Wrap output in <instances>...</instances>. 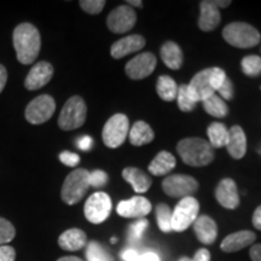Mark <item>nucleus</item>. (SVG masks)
Instances as JSON below:
<instances>
[{"instance_id":"f257e3e1","label":"nucleus","mask_w":261,"mask_h":261,"mask_svg":"<svg viewBox=\"0 0 261 261\" xmlns=\"http://www.w3.org/2000/svg\"><path fill=\"white\" fill-rule=\"evenodd\" d=\"M12 39L19 63L31 64L37 60L41 47V38L35 25L31 23L18 24L15 28Z\"/></svg>"},{"instance_id":"f03ea898","label":"nucleus","mask_w":261,"mask_h":261,"mask_svg":"<svg viewBox=\"0 0 261 261\" xmlns=\"http://www.w3.org/2000/svg\"><path fill=\"white\" fill-rule=\"evenodd\" d=\"M177 151L182 162L192 167H203L214 160V149L208 140L202 138H184L178 143Z\"/></svg>"},{"instance_id":"7ed1b4c3","label":"nucleus","mask_w":261,"mask_h":261,"mask_svg":"<svg viewBox=\"0 0 261 261\" xmlns=\"http://www.w3.org/2000/svg\"><path fill=\"white\" fill-rule=\"evenodd\" d=\"M223 38L231 46L238 48H250L256 46L261 35L256 28L244 22H232L223 29Z\"/></svg>"},{"instance_id":"20e7f679","label":"nucleus","mask_w":261,"mask_h":261,"mask_svg":"<svg viewBox=\"0 0 261 261\" xmlns=\"http://www.w3.org/2000/svg\"><path fill=\"white\" fill-rule=\"evenodd\" d=\"M90 189V172L85 168L74 169L68 174L62 187L61 196L65 203L73 205L84 198Z\"/></svg>"},{"instance_id":"39448f33","label":"nucleus","mask_w":261,"mask_h":261,"mask_svg":"<svg viewBox=\"0 0 261 261\" xmlns=\"http://www.w3.org/2000/svg\"><path fill=\"white\" fill-rule=\"evenodd\" d=\"M87 107L83 98L74 96L69 98L62 108L58 117V126L63 130L76 129L86 121Z\"/></svg>"},{"instance_id":"423d86ee","label":"nucleus","mask_w":261,"mask_h":261,"mask_svg":"<svg viewBox=\"0 0 261 261\" xmlns=\"http://www.w3.org/2000/svg\"><path fill=\"white\" fill-rule=\"evenodd\" d=\"M129 132L128 117L125 114H115L104 125L102 138L108 148L115 149L123 144Z\"/></svg>"},{"instance_id":"0eeeda50","label":"nucleus","mask_w":261,"mask_h":261,"mask_svg":"<svg viewBox=\"0 0 261 261\" xmlns=\"http://www.w3.org/2000/svg\"><path fill=\"white\" fill-rule=\"evenodd\" d=\"M200 203L191 196V197L181 198L173 210L172 214V230L177 232H182L195 223L198 218Z\"/></svg>"},{"instance_id":"6e6552de","label":"nucleus","mask_w":261,"mask_h":261,"mask_svg":"<svg viewBox=\"0 0 261 261\" xmlns=\"http://www.w3.org/2000/svg\"><path fill=\"white\" fill-rule=\"evenodd\" d=\"M162 189L165 194L171 197H191L198 190V181L191 175L173 174L163 179Z\"/></svg>"},{"instance_id":"1a4fd4ad","label":"nucleus","mask_w":261,"mask_h":261,"mask_svg":"<svg viewBox=\"0 0 261 261\" xmlns=\"http://www.w3.org/2000/svg\"><path fill=\"white\" fill-rule=\"evenodd\" d=\"M85 217L92 224H100L109 218L112 212V198L106 192H94L85 203Z\"/></svg>"},{"instance_id":"9d476101","label":"nucleus","mask_w":261,"mask_h":261,"mask_svg":"<svg viewBox=\"0 0 261 261\" xmlns=\"http://www.w3.org/2000/svg\"><path fill=\"white\" fill-rule=\"evenodd\" d=\"M56 110V102L48 94H41L32 100L25 109V119L33 125H41L48 121Z\"/></svg>"},{"instance_id":"9b49d317","label":"nucleus","mask_w":261,"mask_h":261,"mask_svg":"<svg viewBox=\"0 0 261 261\" xmlns=\"http://www.w3.org/2000/svg\"><path fill=\"white\" fill-rule=\"evenodd\" d=\"M136 22V11L128 5H121L114 9L107 18V25L109 31L116 34H122L130 31L135 27Z\"/></svg>"},{"instance_id":"f8f14e48","label":"nucleus","mask_w":261,"mask_h":261,"mask_svg":"<svg viewBox=\"0 0 261 261\" xmlns=\"http://www.w3.org/2000/svg\"><path fill=\"white\" fill-rule=\"evenodd\" d=\"M156 68V57L151 52H143L137 55L126 64V75L129 79L142 80L152 74Z\"/></svg>"},{"instance_id":"ddd939ff","label":"nucleus","mask_w":261,"mask_h":261,"mask_svg":"<svg viewBox=\"0 0 261 261\" xmlns=\"http://www.w3.org/2000/svg\"><path fill=\"white\" fill-rule=\"evenodd\" d=\"M117 214L123 218H144L151 212V203L143 196H135L117 204Z\"/></svg>"},{"instance_id":"4468645a","label":"nucleus","mask_w":261,"mask_h":261,"mask_svg":"<svg viewBox=\"0 0 261 261\" xmlns=\"http://www.w3.org/2000/svg\"><path fill=\"white\" fill-rule=\"evenodd\" d=\"M210 75L211 68L201 70L200 73H197L192 77L190 84L188 85L189 93H190V96L195 102H203V100L212 97L215 93V91L211 85Z\"/></svg>"},{"instance_id":"2eb2a0df","label":"nucleus","mask_w":261,"mask_h":261,"mask_svg":"<svg viewBox=\"0 0 261 261\" xmlns=\"http://www.w3.org/2000/svg\"><path fill=\"white\" fill-rule=\"evenodd\" d=\"M54 76V67L48 62H39L29 70L24 80L25 89L29 91H35L44 87L50 83Z\"/></svg>"},{"instance_id":"dca6fc26","label":"nucleus","mask_w":261,"mask_h":261,"mask_svg":"<svg viewBox=\"0 0 261 261\" xmlns=\"http://www.w3.org/2000/svg\"><path fill=\"white\" fill-rule=\"evenodd\" d=\"M215 198L226 210H234L240 205V196L236 182L231 178H225L215 189Z\"/></svg>"},{"instance_id":"f3484780","label":"nucleus","mask_w":261,"mask_h":261,"mask_svg":"<svg viewBox=\"0 0 261 261\" xmlns=\"http://www.w3.org/2000/svg\"><path fill=\"white\" fill-rule=\"evenodd\" d=\"M144 46L145 38L139 34H132L114 42L112 48H110V54L114 58L120 60V58L128 56L133 52H138Z\"/></svg>"},{"instance_id":"a211bd4d","label":"nucleus","mask_w":261,"mask_h":261,"mask_svg":"<svg viewBox=\"0 0 261 261\" xmlns=\"http://www.w3.org/2000/svg\"><path fill=\"white\" fill-rule=\"evenodd\" d=\"M220 11L214 2L203 0L200 3V18L198 27L203 32H211L220 23Z\"/></svg>"},{"instance_id":"6ab92c4d","label":"nucleus","mask_w":261,"mask_h":261,"mask_svg":"<svg viewBox=\"0 0 261 261\" xmlns=\"http://www.w3.org/2000/svg\"><path fill=\"white\" fill-rule=\"evenodd\" d=\"M226 149L231 158L241 160L247 152V137L241 126H232L228 129Z\"/></svg>"},{"instance_id":"aec40b11","label":"nucleus","mask_w":261,"mask_h":261,"mask_svg":"<svg viewBox=\"0 0 261 261\" xmlns=\"http://www.w3.org/2000/svg\"><path fill=\"white\" fill-rule=\"evenodd\" d=\"M255 233L252 232V231H238V232L231 233L227 237H225L220 244V248L221 250L226 253L238 252V250L250 246L255 241Z\"/></svg>"},{"instance_id":"412c9836","label":"nucleus","mask_w":261,"mask_h":261,"mask_svg":"<svg viewBox=\"0 0 261 261\" xmlns=\"http://www.w3.org/2000/svg\"><path fill=\"white\" fill-rule=\"evenodd\" d=\"M194 231L198 241L203 244H212L217 240L218 226L208 215H201L195 220Z\"/></svg>"},{"instance_id":"4be33fe9","label":"nucleus","mask_w":261,"mask_h":261,"mask_svg":"<svg viewBox=\"0 0 261 261\" xmlns=\"http://www.w3.org/2000/svg\"><path fill=\"white\" fill-rule=\"evenodd\" d=\"M58 244L62 249L69 250V252H76L83 249L87 244V236L80 228H70L64 231L58 238Z\"/></svg>"},{"instance_id":"5701e85b","label":"nucleus","mask_w":261,"mask_h":261,"mask_svg":"<svg viewBox=\"0 0 261 261\" xmlns=\"http://www.w3.org/2000/svg\"><path fill=\"white\" fill-rule=\"evenodd\" d=\"M122 177L127 182L132 185L133 190L138 194L148 191L152 184L151 178L140 168L127 167L122 171Z\"/></svg>"},{"instance_id":"b1692460","label":"nucleus","mask_w":261,"mask_h":261,"mask_svg":"<svg viewBox=\"0 0 261 261\" xmlns=\"http://www.w3.org/2000/svg\"><path fill=\"white\" fill-rule=\"evenodd\" d=\"M160 55H161L162 62L169 69L178 70L181 68L184 56H182L181 48L177 42L166 41L160 50Z\"/></svg>"},{"instance_id":"393cba45","label":"nucleus","mask_w":261,"mask_h":261,"mask_svg":"<svg viewBox=\"0 0 261 261\" xmlns=\"http://www.w3.org/2000/svg\"><path fill=\"white\" fill-rule=\"evenodd\" d=\"M130 144L135 146H142L151 143L155 138L154 130L144 121H137L128 132Z\"/></svg>"},{"instance_id":"a878e982","label":"nucleus","mask_w":261,"mask_h":261,"mask_svg":"<svg viewBox=\"0 0 261 261\" xmlns=\"http://www.w3.org/2000/svg\"><path fill=\"white\" fill-rule=\"evenodd\" d=\"M175 165H177V161L171 152L160 151L154 160L150 162L148 169L152 175L160 177V175H165L171 172L175 167Z\"/></svg>"},{"instance_id":"bb28decb","label":"nucleus","mask_w":261,"mask_h":261,"mask_svg":"<svg viewBox=\"0 0 261 261\" xmlns=\"http://www.w3.org/2000/svg\"><path fill=\"white\" fill-rule=\"evenodd\" d=\"M156 92L161 99L166 102H173L174 99H177L178 85L168 75H161L156 84Z\"/></svg>"},{"instance_id":"cd10ccee","label":"nucleus","mask_w":261,"mask_h":261,"mask_svg":"<svg viewBox=\"0 0 261 261\" xmlns=\"http://www.w3.org/2000/svg\"><path fill=\"white\" fill-rule=\"evenodd\" d=\"M210 144L212 148H223L226 146L228 140V128L221 122H213L207 129Z\"/></svg>"},{"instance_id":"c85d7f7f","label":"nucleus","mask_w":261,"mask_h":261,"mask_svg":"<svg viewBox=\"0 0 261 261\" xmlns=\"http://www.w3.org/2000/svg\"><path fill=\"white\" fill-rule=\"evenodd\" d=\"M203 108L210 115L218 117V119H221V117H225L228 114V107L226 106L224 99H221L219 96L217 94H213V96L207 98V99L203 100Z\"/></svg>"},{"instance_id":"c756f323","label":"nucleus","mask_w":261,"mask_h":261,"mask_svg":"<svg viewBox=\"0 0 261 261\" xmlns=\"http://www.w3.org/2000/svg\"><path fill=\"white\" fill-rule=\"evenodd\" d=\"M156 220L162 232H171L172 230V214L173 211L168 204L160 203L155 210Z\"/></svg>"},{"instance_id":"7c9ffc66","label":"nucleus","mask_w":261,"mask_h":261,"mask_svg":"<svg viewBox=\"0 0 261 261\" xmlns=\"http://www.w3.org/2000/svg\"><path fill=\"white\" fill-rule=\"evenodd\" d=\"M86 257L87 261H114L112 254L96 241H92L87 244Z\"/></svg>"},{"instance_id":"2f4dec72","label":"nucleus","mask_w":261,"mask_h":261,"mask_svg":"<svg viewBox=\"0 0 261 261\" xmlns=\"http://www.w3.org/2000/svg\"><path fill=\"white\" fill-rule=\"evenodd\" d=\"M241 65H242L243 73L248 76L255 77L261 74V57L256 55L244 57L241 62Z\"/></svg>"},{"instance_id":"473e14b6","label":"nucleus","mask_w":261,"mask_h":261,"mask_svg":"<svg viewBox=\"0 0 261 261\" xmlns=\"http://www.w3.org/2000/svg\"><path fill=\"white\" fill-rule=\"evenodd\" d=\"M177 98H178L179 109H180L181 112H184V113L191 112V110L196 107V104H197V102H195V100L192 99L190 93H189L188 85H185V84H182V85H180V86H178Z\"/></svg>"},{"instance_id":"72a5a7b5","label":"nucleus","mask_w":261,"mask_h":261,"mask_svg":"<svg viewBox=\"0 0 261 261\" xmlns=\"http://www.w3.org/2000/svg\"><path fill=\"white\" fill-rule=\"evenodd\" d=\"M16 230L10 221L0 218V246H5L15 238Z\"/></svg>"},{"instance_id":"f704fd0d","label":"nucleus","mask_w":261,"mask_h":261,"mask_svg":"<svg viewBox=\"0 0 261 261\" xmlns=\"http://www.w3.org/2000/svg\"><path fill=\"white\" fill-rule=\"evenodd\" d=\"M148 225H149L148 220L144 219V218L138 219L136 223H133L132 225H130L129 230H128L129 241H133V242L139 241L140 238L143 237V233H144V231L146 230V227H148Z\"/></svg>"},{"instance_id":"c9c22d12","label":"nucleus","mask_w":261,"mask_h":261,"mask_svg":"<svg viewBox=\"0 0 261 261\" xmlns=\"http://www.w3.org/2000/svg\"><path fill=\"white\" fill-rule=\"evenodd\" d=\"M79 4L85 12L90 15H97L104 9L107 3L104 0H81Z\"/></svg>"},{"instance_id":"e433bc0d","label":"nucleus","mask_w":261,"mask_h":261,"mask_svg":"<svg viewBox=\"0 0 261 261\" xmlns=\"http://www.w3.org/2000/svg\"><path fill=\"white\" fill-rule=\"evenodd\" d=\"M226 73L221 69V68H211V75H210V81L213 90L217 92L218 90L220 89V86L226 80Z\"/></svg>"},{"instance_id":"4c0bfd02","label":"nucleus","mask_w":261,"mask_h":261,"mask_svg":"<svg viewBox=\"0 0 261 261\" xmlns=\"http://www.w3.org/2000/svg\"><path fill=\"white\" fill-rule=\"evenodd\" d=\"M108 182V174L104 171L97 169L90 173V187L103 188Z\"/></svg>"},{"instance_id":"58836bf2","label":"nucleus","mask_w":261,"mask_h":261,"mask_svg":"<svg viewBox=\"0 0 261 261\" xmlns=\"http://www.w3.org/2000/svg\"><path fill=\"white\" fill-rule=\"evenodd\" d=\"M219 92V94L221 96V99L225 100H231L233 98V85L231 83V80L226 77V80L224 81L223 85L220 86V89L217 91Z\"/></svg>"},{"instance_id":"ea45409f","label":"nucleus","mask_w":261,"mask_h":261,"mask_svg":"<svg viewBox=\"0 0 261 261\" xmlns=\"http://www.w3.org/2000/svg\"><path fill=\"white\" fill-rule=\"evenodd\" d=\"M60 160L62 163H64L68 167H76L80 162V156L70 151H63L60 155Z\"/></svg>"},{"instance_id":"a19ab883","label":"nucleus","mask_w":261,"mask_h":261,"mask_svg":"<svg viewBox=\"0 0 261 261\" xmlns=\"http://www.w3.org/2000/svg\"><path fill=\"white\" fill-rule=\"evenodd\" d=\"M16 250L10 246H0V261H15Z\"/></svg>"},{"instance_id":"79ce46f5","label":"nucleus","mask_w":261,"mask_h":261,"mask_svg":"<svg viewBox=\"0 0 261 261\" xmlns=\"http://www.w3.org/2000/svg\"><path fill=\"white\" fill-rule=\"evenodd\" d=\"M191 261H211V253L210 250L202 248V249L197 250L195 254V256L192 257Z\"/></svg>"},{"instance_id":"37998d69","label":"nucleus","mask_w":261,"mask_h":261,"mask_svg":"<svg viewBox=\"0 0 261 261\" xmlns=\"http://www.w3.org/2000/svg\"><path fill=\"white\" fill-rule=\"evenodd\" d=\"M92 143L93 140L91 137L85 136V137H81L79 139V142H77V146H79L81 150H84V151H89V150L92 148Z\"/></svg>"},{"instance_id":"c03bdc74","label":"nucleus","mask_w":261,"mask_h":261,"mask_svg":"<svg viewBox=\"0 0 261 261\" xmlns=\"http://www.w3.org/2000/svg\"><path fill=\"white\" fill-rule=\"evenodd\" d=\"M139 255L135 249H125L121 253V259L122 261H137Z\"/></svg>"},{"instance_id":"a18cd8bd","label":"nucleus","mask_w":261,"mask_h":261,"mask_svg":"<svg viewBox=\"0 0 261 261\" xmlns=\"http://www.w3.org/2000/svg\"><path fill=\"white\" fill-rule=\"evenodd\" d=\"M250 259L253 261H261V244H255L250 248Z\"/></svg>"},{"instance_id":"49530a36","label":"nucleus","mask_w":261,"mask_h":261,"mask_svg":"<svg viewBox=\"0 0 261 261\" xmlns=\"http://www.w3.org/2000/svg\"><path fill=\"white\" fill-rule=\"evenodd\" d=\"M6 81H8V71H6V68L4 65L0 64V93L4 90Z\"/></svg>"},{"instance_id":"de8ad7c7","label":"nucleus","mask_w":261,"mask_h":261,"mask_svg":"<svg viewBox=\"0 0 261 261\" xmlns=\"http://www.w3.org/2000/svg\"><path fill=\"white\" fill-rule=\"evenodd\" d=\"M253 225L254 227L261 231V205L256 208L253 214Z\"/></svg>"},{"instance_id":"09e8293b","label":"nucleus","mask_w":261,"mask_h":261,"mask_svg":"<svg viewBox=\"0 0 261 261\" xmlns=\"http://www.w3.org/2000/svg\"><path fill=\"white\" fill-rule=\"evenodd\" d=\"M137 261H160V257L155 253H145L143 255H139Z\"/></svg>"},{"instance_id":"8fccbe9b","label":"nucleus","mask_w":261,"mask_h":261,"mask_svg":"<svg viewBox=\"0 0 261 261\" xmlns=\"http://www.w3.org/2000/svg\"><path fill=\"white\" fill-rule=\"evenodd\" d=\"M57 261H84V260L77 256H63L61 257V259H58Z\"/></svg>"},{"instance_id":"3c124183","label":"nucleus","mask_w":261,"mask_h":261,"mask_svg":"<svg viewBox=\"0 0 261 261\" xmlns=\"http://www.w3.org/2000/svg\"><path fill=\"white\" fill-rule=\"evenodd\" d=\"M214 3L218 8H227V6L231 5L230 0H227V2H219V0H217V2H214Z\"/></svg>"},{"instance_id":"603ef678","label":"nucleus","mask_w":261,"mask_h":261,"mask_svg":"<svg viewBox=\"0 0 261 261\" xmlns=\"http://www.w3.org/2000/svg\"><path fill=\"white\" fill-rule=\"evenodd\" d=\"M127 4H128V6L129 5H133V6H137V8H142L143 6V3L142 2H135V0H129V2H127Z\"/></svg>"},{"instance_id":"864d4df0","label":"nucleus","mask_w":261,"mask_h":261,"mask_svg":"<svg viewBox=\"0 0 261 261\" xmlns=\"http://www.w3.org/2000/svg\"><path fill=\"white\" fill-rule=\"evenodd\" d=\"M178 261H191V259H189V257L184 256V257H181V259H180V260H178Z\"/></svg>"},{"instance_id":"5fc2aeb1","label":"nucleus","mask_w":261,"mask_h":261,"mask_svg":"<svg viewBox=\"0 0 261 261\" xmlns=\"http://www.w3.org/2000/svg\"><path fill=\"white\" fill-rule=\"evenodd\" d=\"M116 242H117L116 238H115V237H113V238H112V243H116Z\"/></svg>"}]
</instances>
